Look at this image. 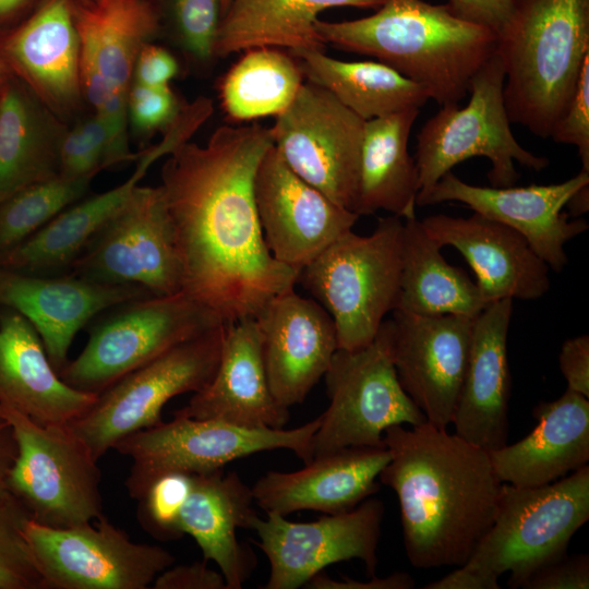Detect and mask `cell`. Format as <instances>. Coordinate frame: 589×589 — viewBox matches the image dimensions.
<instances>
[{
	"instance_id": "db71d44e",
	"label": "cell",
	"mask_w": 589,
	"mask_h": 589,
	"mask_svg": "<svg viewBox=\"0 0 589 589\" xmlns=\"http://www.w3.org/2000/svg\"><path fill=\"white\" fill-rule=\"evenodd\" d=\"M43 0H0V32L23 21Z\"/></svg>"
},
{
	"instance_id": "11a10c76",
	"label": "cell",
	"mask_w": 589,
	"mask_h": 589,
	"mask_svg": "<svg viewBox=\"0 0 589 589\" xmlns=\"http://www.w3.org/2000/svg\"><path fill=\"white\" fill-rule=\"evenodd\" d=\"M11 73L9 67L0 55V81Z\"/></svg>"
},
{
	"instance_id": "e575fe53",
	"label": "cell",
	"mask_w": 589,
	"mask_h": 589,
	"mask_svg": "<svg viewBox=\"0 0 589 589\" xmlns=\"http://www.w3.org/2000/svg\"><path fill=\"white\" fill-rule=\"evenodd\" d=\"M417 217L404 219L401 276L397 306L420 315L474 318L488 305L476 281L444 259Z\"/></svg>"
},
{
	"instance_id": "5bb4252c",
	"label": "cell",
	"mask_w": 589,
	"mask_h": 589,
	"mask_svg": "<svg viewBox=\"0 0 589 589\" xmlns=\"http://www.w3.org/2000/svg\"><path fill=\"white\" fill-rule=\"evenodd\" d=\"M25 536L44 589H146L176 561L159 545L132 541L105 514L67 528L28 519Z\"/></svg>"
},
{
	"instance_id": "52a82bcc",
	"label": "cell",
	"mask_w": 589,
	"mask_h": 589,
	"mask_svg": "<svg viewBox=\"0 0 589 589\" xmlns=\"http://www.w3.org/2000/svg\"><path fill=\"white\" fill-rule=\"evenodd\" d=\"M504 63L496 49L471 77L468 104L442 106L423 124L417 135L414 156L418 196L471 157L482 156L491 161L488 178L495 188L515 185L519 178L515 161L536 171L549 166L548 158L525 149L515 139L504 104Z\"/></svg>"
},
{
	"instance_id": "b9f144b4",
	"label": "cell",
	"mask_w": 589,
	"mask_h": 589,
	"mask_svg": "<svg viewBox=\"0 0 589 589\" xmlns=\"http://www.w3.org/2000/svg\"><path fill=\"white\" fill-rule=\"evenodd\" d=\"M192 486V474L171 472L155 480L139 501L137 519L159 540H177L180 512Z\"/></svg>"
},
{
	"instance_id": "8d00e7d4",
	"label": "cell",
	"mask_w": 589,
	"mask_h": 589,
	"mask_svg": "<svg viewBox=\"0 0 589 589\" xmlns=\"http://www.w3.org/2000/svg\"><path fill=\"white\" fill-rule=\"evenodd\" d=\"M303 79L300 63L283 50L249 49L220 83L221 106L235 121L276 117L292 103Z\"/></svg>"
},
{
	"instance_id": "74e56055",
	"label": "cell",
	"mask_w": 589,
	"mask_h": 589,
	"mask_svg": "<svg viewBox=\"0 0 589 589\" xmlns=\"http://www.w3.org/2000/svg\"><path fill=\"white\" fill-rule=\"evenodd\" d=\"M91 178L56 176L0 202V257L19 247L63 209L81 200Z\"/></svg>"
},
{
	"instance_id": "7bdbcfd3",
	"label": "cell",
	"mask_w": 589,
	"mask_h": 589,
	"mask_svg": "<svg viewBox=\"0 0 589 589\" xmlns=\"http://www.w3.org/2000/svg\"><path fill=\"white\" fill-rule=\"evenodd\" d=\"M550 137L577 147L581 170L589 172V57L582 63L575 92Z\"/></svg>"
},
{
	"instance_id": "816d5d0a",
	"label": "cell",
	"mask_w": 589,
	"mask_h": 589,
	"mask_svg": "<svg viewBox=\"0 0 589 589\" xmlns=\"http://www.w3.org/2000/svg\"><path fill=\"white\" fill-rule=\"evenodd\" d=\"M425 589H498V578L466 564L457 566L438 580L426 584Z\"/></svg>"
},
{
	"instance_id": "30bf717a",
	"label": "cell",
	"mask_w": 589,
	"mask_h": 589,
	"mask_svg": "<svg viewBox=\"0 0 589 589\" xmlns=\"http://www.w3.org/2000/svg\"><path fill=\"white\" fill-rule=\"evenodd\" d=\"M12 425L17 456L8 489L29 519L67 528L104 515L101 471L87 445L67 424H40L0 405Z\"/></svg>"
},
{
	"instance_id": "2e32d148",
	"label": "cell",
	"mask_w": 589,
	"mask_h": 589,
	"mask_svg": "<svg viewBox=\"0 0 589 589\" xmlns=\"http://www.w3.org/2000/svg\"><path fill=\"white\" fill-rule=\"evenodd\" d=\"M384 504L368 497L349 512L309 522L290 521L277 513L257 517L253 530L269 562L265 589H297L330 564L361 560L369 577L377 567Z\"/></svg>"
},
{
	"instance_id": "8992f818",
	"label": "cell",
	"mask_w": 589,
	"mask_h": 589,
	"mask_svg": "<svg viewBox=\"0 0 589 589\" xmlns=\"http://www.w3.org/2000/svg\"><path fill=\"white\" fill-rule=\"evenodd\" d=\"M589 519V466L539 486L503 483L498 508L466 565L522 588L539 569L567 554Z\"/></svg>"
},
{
	"instance_id": "836d02e7",
	"label": "cell",
	"mask_w": 589,
	"mask_h": 589,
	"mask_svg": "<svg viewBox=\"0 0 589 589\" xmlns=\"http://www.w3.org/2000/svg\"><path fill=\"white\" fill-rule=\"evenodd\" d=\"M385 0H231L221 16L214 57L253 48L321 50L326 46L315 28L326 9H378Z\"/></svg>"
},
{
	"instance_id": "ab89813d",
	"label": "cell",
	"mask_w": 589,
	"mask_h": 589,
	"mask_svg": "<svg viewBox=\"0 0 589 589\" xmlns=\"http://www.w3.org/2000/svg\"><path fill=\"white\" fill-rule=\"evenodd\" d=\"M117 165L110 131L97 115L64 132L59 149V176L93 179L99 171Z\"/></svg>"
},
{
	"instance_id": "7a4b0ae2",
	"label": "cell",
	"mask_w": 589,
	"mask_h": 589,
	"mask_svg": "<svg viewBox=\"0 0 589 589\" xmlns=\"http://www.w3.org/2000/svg\"><path fill=\"white\" fill-rule=\"evenodd\" d=\"M384 443L390 459L378 480L397 495L408 561L464 565L498 508L503 482L489 452L428 422L388 426Z\"/></svg>"
},
{
	"instance_id": "e0dca14e",
	"label": "cell",
	"mask_w": 589,
	"mask_h": 589,
	"mask_svg": "<svg viewBox=\"0 0 589 589\" xmlns=\"http://www.w3.org/2000/svg\"><path fill=\"white\" fill-rule=\"evenodd\" d=\"M473 320L394 310L383 322L398 381L426 422L452 424L468 363Z\"/></svg>"
},
{
	"instance_id": "f907efd6",
	"label": "cell",
	"mask_w": 589,
	"mask_h": 589,
	"mask_svg": "<svg viewBox=\"0 0 589 589\" xmlns=\"http://www.w3.org/2000/svg\"><path fill=\"white\" fill-rule=\"evenodd\" d=\"M413 578L407 573H394L389 576L380 578L375 575L368 581L354 580L344 577L341 580L333 579L324 573L313 576L304 588L309 589H412L414 588Z\"/></svg>"
},
{
	"instance_id": "277c9868",
	"label": "cell",
	"mask_w": 589,
	"mask_h": 589,
	"mask_svg": "<svg viewBox=\"0 0 589 589\" xmlns=\"http://www.w3.org/2000/svg\"><path fill=\"white\" fill-rule=\"evenodd\" d=\"M497 50L509 121L550 137L589 57V0H514Z\"/></svg>"
},
{
	"instance_id": "f35d334b",
	"label": "cell",
	"mask_w": 589,
	"mask_h": 589,
	"mask_svg": "<svg viewBox=\"0 0 589 589\" xmlns=\"http://www.w3.org/2000/svg\"><path fill=\"white\" fill-rule=\"evenodd\" d=\"M29 516L11 495L0 504V589H44L25 536Z\"/></svg>"
},
{
	"instance_id": "83f0119b",
	"label": "cell",
	"mask_w": 589,
	"mask_h": 589,
	"mask_svg": "<svg viewBox=\"0 0 589 589\" xmlns=\"http://www.w3.org/2000/svg\"><path fill=\"white\" fill-rule=\"evenodd\" d=\"M97 394L64 383L34 326L20 313L0 311V405L47 424H67L86 411Z\"/></svg>"
},
{
	"instance_id": "5b68a950",
	"label": "cell",
	"mask_w": 589,
	"mask_h": 589,
	"mask_svg": "<svg viewBox=\"0 0 589 589\" xmlns=\"http://www.w3.org/2000/svg\"><path fill=\"white\" fill-rule=\"evenodd\" d=\"M401 218H380L368 236L346 232L301 269L298 281L332 316L338 349L371 344L398 302Z\"/></svg>"
},
{
	"instance_id": "7c38bea8",
	"label": "cell",
	"mask_w": 589,
	"mask_h": 589,
	"mask_svg": "<svg viewBox=\"0 0 589 589\" xmlns=\"http://www.w3.org/2000/svg\"><path fill=\"white\" fill-rule=\"evenodd\" d=\"M324 376L329 405L314 434V457L351 446L385 447L388 426L426 422L398 381L383 325L368 346L337 349Z\"/></svg>"
},
{
	"instance_id": "9c48e42d",
	"label": "cell",
	"mask_w": 589,
	"mask_h": 589,
	"mask_svg": "<svg viewBox=\"0 0 589 589\" xmlns=\"http://www.w3.org/2000/svg\"><path fill=\"white\" fill-rule=\"evenodd\" d=\"M106 312L81 353L58 372L75 389L99 394L170 348L224 324L182 291L129 300Z\"/></svg>"
},
{
	"instance_id": "d6a6232c",
	"label": "cell",
	"mask_w": 589,
	"mask_h": 589,
	"mask_svg": "<svg viewBox=\"0 0 589 589\" xmlns=\"http://www.w3.org/2000/svg\"><path fill=\"white\" fill-rule=\"evenodd\" d=\"M80 62L95 67L107 86L128 96L142 47L157 34L153 0H72Z\"/></svg>"
},
{
	"instance_id": "1f68e13d",
	"label": "cell",
	"mask_w": 589,
	"mask_h": 589,
	"mask_svg": "<svg viewBox=\"0 0 589 589\" xmlns=\"http://www.w3.org/2000/svg\"><path fill=\"white\" fill-rule=\"evenodd\" d=\"M420 109L411 108L365 121L352 212L385 211L401 219L416 217L420 191L408 140Z\"/></svg>"
},
{
	"instance_id": "484cf974",
	"label": "cell",
	"mask_w": 589,
	"mask_h": 589,
	"mask_svg": "<svg viewBox=\"0 0 589 589\" xmlns=\"http://www.w3.org/2000/svg\"><path fill=\"white\" fill-rule=\"evenodd\" d=\"M513 299L489 303L473 320L467 369L452 424L455 434L491 452L507 444L512 378L507 335Z\"/></svg>"
},
{
	"instance_id": "60d3db41",
	"label": "cell",
	"mask_w": 589,
	"mask_h": 589,
	"mask_svg": "<svg viewBox=\"0 0 589 589\" xmlns=\"http://www.w3.org/2000/svg\"><path fill=\"white\" fill-rule=\"evenodd\" d=\"M160 21L166 17L183 49L199 61L214 57L221 20L220 0H153Z\"/></svg>"
},
{
	"instance_id": "f6af8a7d",
	"label": "cell",
	"mask_w": 589,
	"mask_h": 589,
	"mask_svg": "<svg viewBox=\"0 0 589 589\" xmlns=\"http://www.w3.org/2000/svg\"><path fill=\"white\" fill-rule=\"evenodd\" d=\"M525 589H588L589 556L577 554L548 564L522 586Z\"/></svg>"
},
{
	"instance_id": "bcb514c9",
	"label": "cell",
	"mask_w": 589,
	"mask_h": 589,
	"mask_svg": "<svg viewBox=\"0 0 589 589\" xmlns=\"http://www.w3.org/2000/svg\"><path fill=\"white\" fill-rule=\"evenodd\" d=\"M154 589H228L221 573L211 569L206 561L170 566L153 581Z\"/></svg>"
},
{
	"instance_id": "9f6ffc18",
	"label": "cell",
	"mask_w": 589,
	"mask_h": 589,
	"mask_svg": "<svg viewBox=\"0 0 589 589\" xmlns=\"http://www.w3.org/2000/svg\"><path fill=\"white\" fill-rule=\"evenodd\" d=\"M220 1H221V16H223V14L227 10V8H228L231 0H220Z\"/></svg>"
},
{
	"instance_id": "ee69618b",
	"label": "cell",
	"mask_w": 589,
	"mask_h": 589,
	"mask_svg": "<svg viewBox=\"0 0 589 589\" xmlns=\"http://www.w3.org/2000/svg\"><path fill=\"white\" fill-rule=\"evenodd\" d=\"M181 107L170 86L152 87L133 82L130 86L128 117L141 132L165 129L177 117Z\"/></svg>"
},
{
	"instance_id": "ffe728a7",
	"label": "cell",
	"mask_w": 589,
	"mask_h": 589,
	"mask_svg": "<svg viewBox=\"0 0 589 589\" xmlns=\"http://www.w3.org/2000/svg\"><path fill=\"white\" fill-rule=\"evenodd\" d=\"M136 285H108L74 276L36 275L0 267V308L22 314L38 333L57 372L81 328L101 312L152 296Z\"/></svg>"
},
{
	"instance_id": "7dc6e473",
	"label": "cell",
	"mask_w": 589,
	"mask_h": 589,
	"mask_svg": "<svg viewBox=\"0 0 589 589\" xmlns=\"http://www.w3.org/2000/svg\"><path fill=\"white\" fill-rule=\"evenodd\" d=\"M179 64L165 48L147 43L139 52L133 70V83L161 87L177 76Z\"/></svg>"
},
{
	"instance_id": "681fc988",
	"label": "cell",
	"mask_w": 589,
	"mask_h": 589,
	"mask_svg": "<svg viewBox=\"0 0 589 589\" xmlns=\"http://www.w3.org/2000/svg\"><path fill=\"white\" fill-rule=\"evenodd\" d=\"M558 365L567 388L589 398V336L566 339L558 354Z\"/></svg>"
},
{
	"instance_id": "7402d4cb",
	"label": "cell",
	"mask_w": 589,
	"mask_h": 589,
	"mask_svg": "<svg viewBox=\"0 0 589 589\" xmlns=\"http://www.w3.org/2000/svg\"><path fill=\"white\" fill-rule=\"evenodd\" d=\"M0 55L58 118L77 109L83 98L81 43L72 0H43L23 21L1 33Z\"/></svg>"
},
{
	"instance_id": "9a60e30c",
	"label": "cell",
	"mask_w": 589,
	"mask_h": 589,
	"mask_svg": "<svg viewBox=\"0 0 589 589\" xmlns=\"http://www.w3.org/2000/svg\"><path fill=\"white\" fill-rule=\"evenodd\" d=\"M364 123L328 91L306 81L269 130L293 172L351 211Z\"/></svg>"
},
{
	"instance_id": "f1b7e54d",
	"label": "cell",
	"mask_w": 589,
	"mask_h": 589,
	"mask_svg": "<svg viewBox=\"0 0 589 589\" xmlns=\"http://www.w3.org/2000/svg\"><path fill=\"white\" fill-rule=\"evenodd\" d=\"M534 429L512 445L489 452L503 483L539 486L552 483L589 461V400L566 388L532 410Z\"/></svg>"
},
{
	"instance_id": "c3c4849f",
	"label": "cell",
	"mask_w": 589,
	"mask_h": 589,
	"mask_svg": "<svg viewBox=\"0 0 589 589\" xmlns=\"http://www.w3.org/2000/svg\"><path fill=\"white\" fill-rule=\"evenodd\" d=\"M514 0H449L447 5L458 17L482 25L500 38L505 32Z\"/></svg>"
},
{
	"instance_id": "ba28073f",
	"label": "cell",
	"mask_w": 589,
	"mask_h": 589,
	"mask_svg": "<svg viewBox=\"0 0 589 589\" xmlns=\"http://www.w3.org/2000/svg\"><path fill=\"white\" fill-rule=\"evenodd\" d=\"M321 416L294 429H247L212 419L173 416L169 422L133 432L113 448L132 460L125 488L140 500L159 477L204 474L238 458L274 449L291 450L304 464L314 457Z\"/></svg>"
},
{
	"instance_id": "603a6c76",
	"label": "cell",
	"mask_w": 589,
	"mask_h": 589,
	"mask_svg": "<svg viewBox=\"0 0 589 589\" xmlns=\"http://www.w3.org/2000/svg\"><path fill=\"white\" fill-rule=\"evenodd\" d=\"M421 223L440 247L450 245L466 259L488 304L536 300L549 291V266L513 228L474 212L469 217L435 214Z\"/></svg>"
},
{
	"instance_id": "d590c367",
	"label": "cell",
	"mask_w": 589,
	"mask_h": 589,
	"mask_svg": "<svg viewBox=\"0 0 589 589\" xmlns=\"http://www.w3.org/2000/svg\"><path fill=\"white\" fill-rule=\"evenodd\" d=\"M304 77L334 95L364 121L406 109H420L429 99L423 87L380 61H342L321 50L291 52Z\"/></svg>"
},
{
	"instance_id": "d4e9b609",
	"label": "cell",
	"mask_w": 589,
	"mask_h": 589,
	"mask_svg": "<svg viewBox=\"0 0 589 589\" xmlns=\"http://www.w3.org/2000/svg\"><path fill=\"white\" fill-rule=\"evenodd\" d=\"M172 416L212 419L247 429H284L289 408L274 397L254 318L225 325L220 359L207 386Z\"/></svg>"
},
{
	"instance_id": "4dcf8cb0",
	"label": "cell",
	"mask_w": 589,
	"mask_h": 589,
	"mask_svg": "<svg viewBox=\"0 0 589 589\" xmlns=\"http://www.w3.org/2000/svg\"><path fill=\"white\" fill-rule=\"evenodd\" d=\"M65 131L20 77L11 72L0 81V202L59 175Z\"/></svg>"
},
{
	"instance_id": "6da1fadb",
	"label": "cell",
	"mask_w": 589,
	"mask_h": 589,
	"mask_svg": "<svg viewBox=\"0 0 589 589\" xmlns=\"http://www.w3.org/2000/svg\"><path fill=\"white\" fill-rule=\"evenodd\" d=\"M273 145L260 124L223 125L205 145L181 144L161 168L182 292L224 324L254 318L298 283L300 272L271 254L255 206L254 178Z\"/></svg>"
},
{
	"instance_id": "cb8c5ba5",
	"label": "cell",
	"mask_w": 589,
	"mask_h": 589,
	"mask_svg": "<svg viewBox=\"0 0 589 589\" xmlns=\"http://www.w3.org/2000/svg\"><path fill=\"white\" fill-rule=\"evenodd\" d=\"M389 459L386 446H351L315 456L302 469L260 477L252 486L254 501L265 513L283 516L349 512L378 491V476Z\"/></svg>"
},
{
	"instance_id": "8fae6325",
	"label": "cell",
	"mask_w": 589,
	"mask_h": 589,
	"mask_svg": "<svg viewBox=\"0 0 589 589\" xmlns=\"http://www.w3.org/2000/svg\"><path fill=\"white\" fill-rule=\"evenodd\" d=\"M225 325L183 341L125 374L67 425L99 460L124 436L160 423L173 397L209 384L220 359Z\"/></svg>"
},
{
	"instance_id": "4316f807",
	"label": "cell",
	"mask_w": 589,
	"mask_h": 589,
	"mask_svg": "<svg viewBox=\"0 0 589 589\" xmlns=\"http://www.w3.org/2000/svg\"><path fill=\"white\" fill-rule=\"evenodd\" d=\"M255 505L252 488L236 471L192 474L178 530L195 540L204 561L217 564L228 589H241L256 567V554L237 537L238 529H253Z\"/></svg>"
},
{
	"instance_id": "d6986e66",
	"label": "cell",
	"mask_w": 589,
	"mask_h": 589,
	"mask_svg": "<svg viewBox=\"0 0 589 589\" xmlns=\"http://www.w3.org/2000/svg\"><path fill=\"white\" fill-rule=\"evenodd\" d=\"M588 187L589 172L584 170L561 183L505 188L469 184L449 171L417 197V205L460 202L519 232L549 268L558 273L568 262L564 245L589 227L582 218L569 220L563 208Z\"/></svg>"
},
{
	"instance_id": "3957f363",
	"label": "cell",
	"mask_w": 589,
	"mask_h": 589,
	"mask_svg": "<svg viewBox=\"0 0 589 589\" xmlns=\"http://www.w3.org/2000/svg\"><path fill=\"white\" fill-rule=\"evenodd\" d=\"M315 28L325 45L376 58L441 106L466 97L471 77L498 45L491 29L423 0H385L372 15L317 20Z\"/></svg>"
},
{
	"instance_id": "f546056e",
	"label": "cell",
	"mask_w": 589,
	"mask_h": 589,
	"mask_svg": "<svg viewBox=\"0 0 589 589\" xmlns=\"http://www.w3.org/2000/svg\"><path fill=\"white\" fill-rule=\"evenodd\" d=\"M171 152L161 141L139 153L132 175L121 184L73 203L19 247L0 257V267L36 275L69 272L92 237L125 203L148 168Z\"/></svg>"
},
{
	"instance_id": "44dd1931",
	"label": "cell",
	"mask_w": 589,
	"mask_h": 589,
	"mask_svg": "<svg viewBox=\"0 0 589 589\" xmlns=\"http://www.w3.org/2000/svg\"><path fill=\"white\" fill-rule=\"evenodd\" d=\"M254 320L274 397L287 408L303 402L338 349L332 316L292 288L269 300Z\"/></svg>"
},
{
	"instance_id": "ac0fdd59",
	"label": "cell",
	"mask_w": 589,
	"mask_h": 589,
	"mask_svg": "<svg viewBox=\"0 0 589 589\" xmlns=\"http://www.w3.org/2000/svg\"><path fill=\"white\" fill-rule=\"evenodd\" d=\"M254 200L271 254L298 272L352 230L360 217L293 172L274 145L257 167Z\"/></svg>"
},
{
	"instance_id": "4fadbf2b",
	"label": "cell",
	"mask_w": 589,
	"mask_h": 589,
	"mask_svg": "<svg viewBox=\"0 0 589 589\" xmlns=\"http://www.w3.org/2000/svg\"><path fill=\"white\" fill-rule=\"evenodd\" d=\"M68 273L101 284L141 286L157 296L182 291L176 233L161 187L137 185Z\"/></svg>"
},
{
	"instance_id": "f5cc1de1",
	"label": "cell",
	"mask_w": 589,
	"mask_h": 589,
	"mask_svg": "<svg viewBox=\"0 0 589 589\" xmlns=\"http://www.w3.org/2000/svg\"><path fill=\"white\" fill-rule=\"evenodd\" d=\"M17 456V443L12 425L0 416V504L11 495L8 489L9 472Z\"/></svg>"
}]
</instances>
